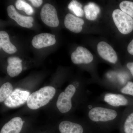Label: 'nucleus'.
Segmentation results:
<instances>
[{
    "label": "nucleus",
    "mask_w": 133,
    "mask_h": 133,
    "mask_svg": "<svg viewBox=\"0 0 133 133\" xmlns=\"http://www.w3.org/2000/svg\"><path fill=\"white\" fill-rule=\"evenodd\" d=\"M56 105L59 111L63 114L67 113L70 111L73 107L71 101L66 96L64 92L59 94Z\"/></svg>",
    "instance_id": "nucleus-17"
},
{
    "label": "nucleus",
    "mask_w": 133,
    "mask_h": 133,
    "mask_svg": "<svg viewBox=\"0 0 133 133\" xmlns=\"http://www.w3.org/2000/svg\"><path fill=\"white\" fill-rule=\"evenodd\" d=\"M84 23V20L71 14H67L64 19L65 26L66 29L75 33H80Z\"/></svg>",
    "instance_id": "nucleus-14"
},
{
    "label": "nucleus",
    "mask_w": 133,
    "mask_h": 133,
    "mask_svg": "<svg viewBox=\"0 0 133 133\" xmlns=\"http://www.w3.org/2000/svg\"><path fill=\"white\" fill-rule=\"evenodd\" d=\"M86 18L89 21H94L100 12V9L93 2H90L84 7Z\"/></svg>",
    "instance_id": "nucleus-19"
},
{
    "label": "nucleus",
    "mask_w": 133,
    "mask_h": 133,
    "mask_svg": "<svg viewBox=\"0 0 133 133\" xmlns=\"http://www.w3.org/2000/svg\"><path fill=\"white\" fill-rule=\"evenodd\" d=\"M119 7L123 11L129 16L133 18V2L124 1L122 2L119 5Z\"/></svg>",
    "instance_id": "nucleus-23"
},
{
    "label": "nucleus",
    "mask_w": 133,
    "mask_h": 133,
    "mask_svg": "<svg viewBox=\"0 0 133 133\" xmlns=\"http://www.w3.org/2000/svg\"><path fill=\"white\" fill-rule=\"evenodd\" d=\"M68 8L77 16L82 17L84 15V11L82 9V5L77 1H71L68 5Z\"/></svg>",
    "instance_id": "nucleus-21"
},
{
    "label": "nucleus",
    "mask_w": 133,
    "mask_h": 133,
    "mask_svg": "<svg viewBox=\"0 0 133 133\" xmlns=\"http://www.w3.org/2000/svg\"><path fill=\"white\" fill-rule=\"evenodd\" d=\"M124 95L133 97V82L128 81L117 92Z\"/></svg>",
    "instance_id": "nucleus-24"
},
{
    "label": "nucleus",
    "mask_w": 133,
    "mask_h": 133,
    "mask_svg": "<svg viewBox=\"0 0 133 133\" xmlns=\"http://www.w3.org/2000/svg\"><path fill=\"white\" fill-rule=\"evenodd\" d=\"M23 123L21 118L15 117L3 126L0 133H20Z\"/></svg>",
    "instance_id": "nucleus-15"
},
{
    "label": "nucleus",
    "mask_w": 133,
    "mask_h": 133,
    "mask_svg": "<svg viewBox=\"0 0 133 133\" xmlns=\"http://www.w3.org/2000/svg\"><path fill=\"white\" fill-rule=\"evenodd\" d=\"M56 40L55 35L48 33H42L34 36L31 43L37 49L49 47L55 44Z\"/></svg>",
    "instance_id": "nucleus-12"
},
{
    "label": "nucleus",
    "mask_w": 133,
    "mask_h": 133,
    "mask_svg": "<svg viewBox=\"0 0 133 133\" xmlns=\"http://www.w3.org/2000/svg\"><path fill=\"white\" fill-rule=\"evenodd\" d=\"M56 93L55 88L46 86L33 92L29 96L27 105L31 109H38L44 106L50 102Z\"/></svg>",
    "instance_id": "nucleus-2"
},
{
    "label": "nucleus",
    "mask_w": 133,
    "mask_h": 133,
    "mask_svg": "<svg viewBox=\"0 0 133 133\" xmlns=\"http://www.w3.org/2000/svg\"><path fill=\"white\" fill-rule=\"evenodd\" d=\"M97 50L100 56L106 61L114 64L117 62V54L113 48L108 43L103 41L100 42L97 45Z\"/></svg>",
    "instance_id": "nucleus-10"
},
{
    "label": "nucleus",
    "mask_w": 133,
    "mask_h": 133,
    "mask_svg": "<svg viewBox=\"0 0 133 133\" xmlns=\"http://www.w3.org/2000/svg\"><path fill=\"white\" fill-rule=\"evenodd\" d=\"M107 83L106 87L113 92H117L128 82V76L125 72L123 71H110L106 75Z\"/></svg>",
    "instance_id": "nucleus-5"
},
{
    "label": "nucleus",
    "mask_w": 133,
    "mask_h": 133,
    "mask_svg": "<svg viewBox=\"0 0 133 133\" xmlns=\"http://www.w3.org/2000/svg\"><path fill=\"white\" fill-rule=\"evenodd\" d=\"M8 65L7 67L8 74L14 77L19 75L22 70V60L16 57H12L8 59Z\"/></svg>",
    "instance_id": "nucleus-16"
},
{
    "label": "nucleus",
    "mask_w": 133,
    "mask_h": 133,
    "mask_svg": "<svg viewBox=\"0 0 133 133\" xmlns=\"http://www.w3.org/2000/svg\"><path fill=\"white\" fill-rule=\"evenodd\" d=\"M29 1L31 2L33 6L36 8L40 7L43 3L42 0H30Z\"/></svg>",
    "instance_id": "nucleus-25"
},
{
    "label": "nucleus",
    "mask_w": 133,
    "mask_h": 133,
    "mask_svg": "<svg viewBox=\"0 0 133 133\" xmlns=\"http://www.w3.org/2000/svg\"><path fill=\"white\" fill-rule=\"evenodd\" d=\"M13 90L12 85L9 82L4 83L0 88V102L5 101Z\"/></svg>",
    "instance_id": "nucleus-20"
},
{
    "label": "nucleus",
    "mask_w": 133,
    "mask_h": 133,
    "mask_svg": "<svg viewBox=\"0 0 133 133\" xmlns=\"http://www.w3.org/2000/svg\"><path fill=\"white\" fill-rule=\"evenodd\" d=\"M41 17L43 22L47 26L55 28L59 25L56 10L51 4L47 3L44 5L41 9Z\"/></svg>",
    "instance_id": "nucleus-8"
},
{
    "label": "nucleus",
    "mask_w": 133,
    "mask_h": 133,
    "mask_svg": "<svg viewBox=\"0 0 133 133\" xmlns=\"http://www.w3.org/2000/svg\"><path fill=\"white\" fill-rule=\"evenodd\" d=\"M112 16L115 24L121 33L127 35L132 32L133 30L132 17L119 9L114 10Z\"/></svg>",
    "instance_id": "nucleus-4"
},
{
    "label": "nucleus",
    "mask_w": 133,
    "mask_h": 133,
    "mask_svg": "<svg viewBox=\"0 0 133 133\" xmlns=\"http://www.w3.org/2000/svg\"><path fill=\"white\" fill-rule=\"evenodd\" d=\"M16 7L19 10H23L27 14L31 15L34 12L33 8L26 2L22 0L17 1L15 3Z\"/></svg>",
    "instance_id": "nucleus-22"
},
{
    "label": "nucleus",
    "mask_w": 133,
    "mask_h": 133,
    "mask_svg": "<svg viewBox=\"0 0 133 133\" xmlns=\"http://www.w3.org/2000/svg\"><path fill=\"white\" fill-rule=\"evenodd\" d=\"M118 129L119 133H133V108L124 110Z\"/></svg>",
    "instance_id": "nucleus-13"
},
{
    "label": "nucleus",
    "mask_w": 133,
    "mask_h": 133,
    "mask_svg": "<svg viewBox=\"0 0 133 133\" xmlns=\"http://www.w3.org/2000/svg\"><path fill=\"white\" fill-rule=\"evenodd\" d=\"M127 66L131 72V74L133 77V62L128 63Z\"/></svg>",
    "instance_id": "nucleus-27"
},
{
    "label": "nucleus",
    "mask_w": 133,
    "mask_h": 133,
    "mask_svg": "<svg viewBox=\"0 0 133 133\" xmlns=\"http://www.w3.org/2000/svg\"><path fill=\"white\" fill-rule=\"evenodd\" d=\"M58 128L61 133H97L87 122L83 125L75 122L64 121L59 124Z\"/></svg>",
    "instance_id": "nucleus-6"
},
{
    "label": "nucleus",
    "mask_w": 133,
    "mask_h": 133,
    "mask_svg": "<svg viewBox=\"0 0 133 133\" xmlns=\"http://www.w3.org/2000/svg\"><path fill=\"white\" fill-rule=\"evenodd\" d=\"M93 58L91 53L82 46L77 47L71 55L72 62L76 64H88L92 62Z\"/></svg>",
    "instance_id": "nucleus-9"
},
{
    "label": "nucleus",
    "mask_w": 133,
    "mask_h": 133,
    "mask_svg": "<svg viewBox=\"0 0 133 133\" xmlns=\"http://www.w3.org/2000/svg\"><path fill=\"white\" fill-rule=\"evenodd\" d=\"M124 111L107 104L92 103L87 105V122L97 133H109L118 129Z\"/></svg>",
    "instance_id": "nucleus-1"
},
{
    "label": "nucleus",
    "mask_w": 133,
    "mask_h": 133,
    "mask_svg": "<svg viewBox=\"0 0 133 133\" xmlns=\"http://www.w3.org/2000/svg\"><path fill=\"white\" fill-rule=\"evenodd\" d=\"M30 95V93L28 91L15 89L5 100L4 104L10 108L19 107L27 102Z\"/></svg>",
    "instance_id": "nucleus-7"
},
{
    "label": "nucleus",
    "mask_w": 133,
    "mask_h": 133,
    "mask_svg": "<svg viewBox=\"0 0 133 133\" xmlns=\"http://www.w3.org/2000/svg\"><path fill=\"white\" fill-rule=\"evenodd\" d=\"M100 100L105 103L106 104L119 108L122 107L130 106L133 104L132 100L128 96L113 92L102 94L100 97Z\"/></svg>",
    "instance_id": "nucleus-3"
},
{
    "label": "nucleus",
    "mask_w": 133,
    "mask_h": 133,
    "mask_svg": "<svg viewBox=\"0 0 133 133\" xmlns=\"http://www.w3.org/2000/svg\"><path fill=\"white\" fill-rule=\"evenodd\" d=\"M7 10L9 16L15 21L20 26L28 28L33 27L32 23L34 21L33 17L30 16H24L20 14L16 10L13 5L9 6Z\"/></svg>",
    "instance_id": "nucleus-11"
},
{
    "label": "nucleus",
    "mask_w": 133,
    "mask_h": 133,
    "mask_svg": "<svg viewBox=\"0 0 133 133\" xmlns=\"http://www.w3.org/2000/svg\"><path fill=\"white\" fill-rule=\"evenodd\" d=\"M127 50L129 54L133 55V39L128 44Z\"/></svg>",
    "instance_id": "nucleus-26"
},
{
    "label": "nucleus",
    "mask_w": 133,
    "mask_h": 133,
    "mask_svg": "<svg viewBox=\"0 0 133 133\" xmlns=\"http://www.w3.org/2000/svg\"><path fill=\"white\" fill-rule=\"evenodd\" d=\"M0 47L8 54H14L17 51L16 48L10 42L9 36L5 31H0Z\"/></svg>",
    "instance_id": "nucleus-18"
}]
</instances>
